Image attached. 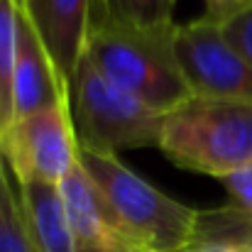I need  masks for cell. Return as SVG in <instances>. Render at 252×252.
I'll list each match as a JSON object with an SVG mask.
<instances>
[{"label": "cell", "mask_w": 252, "mask_h": 252, "mask_svg": "<svg viewBox=\"0 0 252 252\" xmlns=\"http://www.w3.org/2000/svg\"><path fill=\"white\" fill-rule=\"evenodd\" d=\"M174 32L176 25L125 27L93 22L86 57L110 84L159 113H171L193 98L179 66Z\"/></svg>", "instance_id": "cell-1"}, {"label": "cell", "mask_w": 252, "mask_h": 252, "mask_svg": "<svg viewBox=\"0 0 252 252\" xmlns=\"http://www.w3.org/2000/svg\"><path fill=\"white\" fill-rule=\"evenodd\" d=\"M157 150L174 167L225 179L252 162V103L191 98L167 115Z\"/></svg>", "instance_id": "cell-2"}, {"label": "cell", "mask_w": 252, "mask_h": 252, "mask_svg": "<svg viewBox=\"0 0 252 252\" xmlns=\"http://www.w3.org/2000/svg\"><path fill=\"white\" fill-rule=\"evenodd\" d=\"M79 162L115 208L125 228L150 252H191L198 230L196 208L167 196L125 167L115 155L79 152Z\"/></svg>", "instance_id": "cell-3"}, {"label": "cell", "mask_w": 252, "mask_h": 252, "mask_svg": "<svg viewBox=\"0 0 252 252\" xmlns=\"http://www.w3.org/2000/svg\"><path fill=\"white\" fill-rule=\"evenodd\" d=\"M66 88L79 150L118 157L125 150L159 147L169 113H159L110 84L88 57Z\"/></svg>", "instance_id": "cell-4"}, {"label": "cell", "mask_w": 252, "mask_h": 252, "mask_svg": "<svg viewBox=\"0 0 252 252\" xmlns=\"http://www.w3.org/2000/svg\"><path fill=\"white\" fill-rule=\"evenodd\" d=\"M79 152L69 98L52 108L15 118L0 137V157L17 186H59L79 167Z\"/></svg>", "instance_id": "cell-5"}, {"label": "cell", "mask_w": 252, "mask_h": 252, "mask_svg": "<svg viewBox=\"0 0 252 252\" xmlns=\"http://www.w3.org/2000/svg\"><path fill=\"white\" fill-rule=\"evenodd\" d=\"M174 47L193 98L252 103V66L230 44L223 27L201 15L176 25Z\"/></svg>", "instance_id": "cell-6"}, {"label": "cell", "mask_w": 252, "mask_h": 252, "mask_svg": "<svg viewBox=\"0 0 252 252\" xmlns=\"http://www.w3.org/2000/svg\"><path fill=\"white\" fill-rule=\"evenodd\" d=\"M59 189L66 203L76 252H150L125 228L81 162Z\"/></svg>", "instance_id": "cell-7"}, {"label": "cell", "mask_w": 252, "mask_h": 252, "mask_svg": "<svg viewBox=\"0 0 252 252\" xmlns=\"http://www.w3.org/2000/svg\"><path fill=\"white\" fill-rule=\"evenodd\" d=\"M17 7L32 22L57 74L69 86L86 57L95 0H25Z\"/></svg>", "instance_id": "cell-8"}, {"label": "cell", "mask_w": 252, "mask_h": 252, "mask_svg": "<svg viewBox=\"0 0 252 252\" xmlns=\"http://www.w3.org/2000/svg\"><path fill=\"white\" fill-rule=\"evenodd\" d=\"M69 98V88L57 74L39 34L17 7V54H15V118L52 108Z\"/></svg>", "instance_id": "cell-9"}, {"label": "cell", "mask_w": 252, "mask_h": 252, "mask_svg": "<svg viewBox=\"0 0 252 252\" xmlns=\"http://www.w3.org/2000/svg\"><path fill=\"white\" fill-rule=\"evenodd\" d=\"M17 191L34 252H76L62 189L52 184H25Z\"/></svg>", "instance_id": "cell-10"}, {"label": "cell", "mask_w": 252, "mask_h": 252, "mask_svg": "<svg viewBox=\"0 0 252 252\" xmlns=\"http://www.w3.org/2000/svg\"><path fill=\"white\" fill-rule=\"evenodd\" d=\"M176 0H95L93 22L125 27H171Z\"/></svg>", "instance_id": "cell-11"}, {"label": "cell", "mask_w": 252, "mask_h": 252, "mask_svg": "<svg viewBox=\"0 0 252 252\" xmlns=\"http://www.w3.org/2000/svg\"><path fill=\"white\" fill-rule=\"evenodd\" d=\"M15 54H17V2L0 0V137L15 120Z\"/></svg>", "instance_id": "cell-12"}, {"label": "cell", "mask_w": 252, "mask_h": 252, "mask_svg": "<svg viewBox=\"0 0 252 252\" xmlns=\"http://www.w3.org/2000/svg\"><path fill=\"white\" fill-rule=\"evenodd\" d=\"M203 243H233L252 252V213H245L230 203L201 211L193 248Z\"/></svg>", "instance_id": "cell-13"}, {"label": "cell", "mask_w": 252, "mask_h": 252, "mask_svg": "<svg viewBox=\"0 0 252 252\" xmlns=\"http://www.w3.org/2000/svg\"><path fill=\"white\" fill-rule=\"evenodd\" d=\"M0 252H34L20 191L12 189L10 171L0 157Z\"/></svg>", "instance_id": "cell-14"}, {"label": "cell", "mask_w": 252, "mask_h": 252, "mask_svg": "<svg viewBox=\"0 0 252 252\" xmlns=\"http://www.w3.org/2000/svg\"><path fill=\"white\" fill-rule=\"evenodd\" d=\"M220 184L230 198V206H235L245 213H252V162L233 174H228L225 179H220Z\"/></svg>", "instance_id": "cell-15"}, {"label": "cell", "mask_w": 252, "mask_h": 252, "mask_svg": "<svg viewBox=\"0 0 252 252\" xmlns=\"http://www.w3.org/2000/svg\"><path fill=\"white\" fill-rule=\"evenodd\" d=\"M223 32L230 39V44L250 62V66H252V10L243 12L233 22L223 25Z\"/></svg>", "instance_id": "cell-16"}, {"label": "cell", "mask_w": 252, "mask_h": 252, "mask_svg": "<svg viewBox=\"0 0 252 252\" xmlns=\"http://www.w3.org/2000/svg\"><path fill=\"white\" fill-rule=\"evenodd\" d=\"M206 2V17L218 22L220 27L240 17L243 12L252 10V0H203Z\"/></svg>", "instance_id": "cell-17"}, {"label": "cell", "mask_w": 252, "mask_h": 252, "mask_svg": "<svg viewBox=\"0 0 252 252\" xmlns=\"http://www.w3.org/2000/svg\"><path fill=\"white\" fill-rule=\"evenodd\" d=\"M191 252H248L240 245H233V243H203V245H196Z\"/></svg>", "instance_id": "cell-18"}, {"label": "cell", "mask_w": 252, "mask_h": 252, "mask_svg": "<svg viewBox=\"0 0 252 252\" xmlns=\"http://www.w3.org/2000/svg\"><path fill=\"white\" fill-rule=\"evenodd\" d=\"M15 2H17V5H22V2H25V0H15Z\"/></svg>", "instance_id": "cell-19"}]
</instances>
